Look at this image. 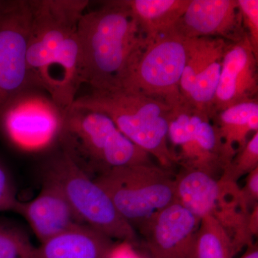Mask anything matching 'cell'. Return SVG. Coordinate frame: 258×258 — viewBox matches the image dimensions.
<instances>
[{
	"label": "cell",
	"mask_w": 258,
	"mask_h": 258,
	"mask_svg": "<svg viewBox=\"0 0 258 258\" xmlns=\"http://www.w3.org/2000/svg\"><path fill=\"white\" fill-rule=\"evenodd\" d=\"M89 3L30 0L27 52L30 79L64 110L74 103L83 84L79 25Z\"/></svg>",
	"instance_id": "1"
},
{
	"label": "cell",
	"mask_w": 258,
	"mask_h": 258,
	"mask_svg": "<svg viewBox=\"0 0 258 258\" xmlns=\"http://www.w3.org/2000/svg\"><path fill=\"white\" fill-rule=\"evenodd\" d=\"M83 83L92 90L121 86L146 38L127 0L107 1L83 15L79 25Z\"/></svg>",
	"instance_id": "2"
},
{
	"label": "cell",
	"mask_w": 258,
	"mask_h": 258,
	"mask_svg": "<svg viewBox=\"0 0 258 258\" xmlns=\"http://www.w3.org/2000/svg\"><path fill=\"white\" fill-rule=\"evenodd\" d=\"M71 106L101 112L114 122L127 138L157 159L159 165L171 170L178 164L175 152L169 147L167 103L126 88L91 90L76 98Z\"/></svg>",
	"instance_id": "3"
},
{
	"label": "cell",
	"mask_w": 258,
	"mask_h": 258,
	"mask_svg": "<svg viewBox=\"0 0 258 258\" xmlns=\"http://www.w3.org/2000/svg\"><path fill=\"white\" fill-rule=\"evenodd\" d=\"M59 144L93 179L114 168L153 163L152 157L125 137L111 118L88 108L66 110Z\"/></svg>",
	"instance_id": "4"
},
{
	"label": "cell",
	"mask_w": 258,
	"mask_h": 258,
	"mask_svg": "<svg viewBox=\"0 0 258 258\" xmlns=\"http://www.w3.org/2000/svg\"><path fill=\"white\" fill-rule=\"evenodd\" d=\"M93 179L136 231L176 203L175 174L154 163L114 168Z\"/></svg>",
	"instance_id": "5"
},
{
	"label": "cell",
	"mask_w": 258,
	"mask_h": 258,
	"mask_svg": "<svg viewBox=\"0 0 258 258\" xmlns=\"http://www.w3.org/2000/svg\"><path fill=\"white\" fill-rule=\"evenodd\" d=\"M42 177L62 190L83 224L113 240L136 244L137 231L117 211L106 191L61 151L47 161Z\"/></svg>",
	"instance_id": "6"
},
{
	"label": "cell",
	"mask_w": 258,
	"mask_h": 258,
	"mask_svg": "<svg viewBox=\"0 0 258 258\" xmlns=\"http://www.w3.org/2000/svg\"><path fill=\"white\" fill-rule=\"evenodd\" d=\"M187 52V39L174 29L157 35L146 41L120 87L160 100L171 108L186 103L180 91V82Z\"/></svg>",
	"instance_id": "7"
},
{
	"label": "cell",
	"mask_w": 258,
	"mask_h": 258,
	"mask_svg": "<svg viewBox=\"0 0 258 258\" xmlns=\"http://www.w3.org/2000/svg\"><path fill=\"white\" fill-rule=\"evenodd\" d=\"M64 112L45 91L28 88L3 108L0 129L7 141L20 152H47L60 142Z\"/></svg>",
	"instance_id": "8"
},
{
	"label": "cell",
	"mask_w": 258,
	"mask_h": 258,
	"mask_svg": "<svg viewBox=\"0 0 258 258\" xmlns=\"http://www.w3.org/2000/svg\"><path fill=\"white\" fill-rule=\"evenodd\" d=\"M31 20L30 0L3 1L0 9V113L19 93L35 88L27 62Z\"/></svg>",
	"instance_id": "9"
},
{
	"label": "cell",
	"mask_w": 258,
	"mask_h": 258,
	"mask_svg": "<svg viewBox=\"0 0 258 258\" xmlns=\"http://www.w3.org/2000/svg\"><path fill=\"white\" fill-rule=\"evenodd\" d=\"M200 222L176 203L153 215L139 231L152 258H196Z\"/></svg>",
	"instance_id": "10"
},
{
	"label": "cell",
	"mask_w": 258,
	"mask_h": 258,
	"mask_svg": "<svg viewBox=\"0 0 258 258\" xmlns=\"http://www.w3.org/2000/svg\"><path fill=\"white\" fill-rule=\"evenodd\" d=\"M257 60L247 35L240 41L229 42L222 57L214 116L229 107L257 99Z\"/></svg>",
	"instance_id": "11"
},
{
	"label": "cell",
	"mask_w": 258,
	"mask_h": 258,
	"mask_svg": "<svg viewBox=\"0 0 258 258\" xmlns=\"http://www.w3.org/2000/svg\"><path fill=\"white\" fill-rule=\"evenodd\" d=\"M173 29L185 39L218 37L235 42L247 35L237 0H191Z\"/></svg>",
	"instance_id": "12"
},
{
	"label": "cell",
	"mask_w": 258,
	"mask_h": 258,
	"mask_svg": "<svg viewBox=\"0 0 258 258\" xmlns=\"http://www.w3.org/2000/svg\"><path fill=\"white\" fill-rule=\"evenodd\" d=\"M42 181L37 196L30 201H19L15 210L26 220L40 243L83 224L59 186L46 178Z\"/></svg>",
	"instance_id": "13"
},
{
	"label": "cell",
	"mask_w": 258,
	"mask_h": 258,
	"mask_svg": "<svg viewBox=\"0 0 258 258\" xmlns=\"http://www.w3.org/2000/svg\"><path fill=\"white\" fill-rule=\"evenodd\" d=\"M116 244L99 231L79 224L40 243L35 258H106Z\"/></svg>",
	"instance_id": "14"
},
{
	"label": "cell",
	"mask_w": 258,
	"mask_h": 258,
	"mask_svg": "<svg viewBox=\"0 0 258 258\" xmlns=\"http://www.w3.org/2000/svg\"><path fill=\"white\" fill-rule=\"evenodd\" d=\"M175 183L176 203L199 220L211 215L220 196L218 179L203 171L181 167Z\"/></svg>",
	"instance_id": "15"
},
{
	"label": "cell",
	"mask_w": 258,
	"mask_h": 258,
	"mask_svg": "<svg viewBox=\"0 0 258 258\" xmlns=\"http://www.w3.org/2000/svg\"><path fill=\"white\" fill-rule=\"evenodd\" d=\"M212 119L225 147L229 164L245 145L249 134L258 132V101L243 102L217 113Z\"/></svg>",
	"instance_id": "16"
},
{
	"label": "cell",
	"mask_w": 258,
	"mask_h": 258,
	"mask_svg": "<svg viewBox=\"0 0 258 258\" xmlns=\"http://www.w3.org/2000/svg\"><path fill=\"white\" fill-rule=\"evenodd\" d=\"M146 41L174 28L191 0H127Z\"/></svg>",
	"instance_id": "17"
},
{
	"label": "cell",
	"mask_w": 258,
	"mask_h": 258,
	"mask_svg": "<svg viewBox=\"0 0 258 258\" xmlns=\"http://www.w3.org/2000/svg\"><path fill=\"white\" fill-rule=\"evenodd\" d=\"M187 40V57L180 82L181 96L186 103L198 75L212 62L222 58L230 42L218 37Z\"/></svg>",
	"instance_id": "18"
},
{
	"label": "cell",
	"mask_w": 258,
	"mask_h": 258,
	"mask_svg": "<svg viewBox=\"0 0 258 258\" xmlns=\"http://www.w3.org/2000/svg\"><path fill=\"white\" fill-rule=\"evenodd\" d=\"M196 258H234L230 236L211 215L201 219L196 237Z\"/></svg>",
	"instance_id": "19"
},
{
	"label": "cell",
	"mask_w": 258,
	"mask_h": 258,
	"mask_svg": "<svg viewBox=\"0 0 258 258\" xmlns=\"http://www.w3.org/2000/svg\"><path fill=\"white\" fill-rule=\"evenodd\" d=\"M35 251L36 247L23 228L0 222V258H35Z\"/></svg>",
	"instance_id": "20"
},
{
	"label": "cell",
	"mask_w": 258,
	"mask_h": 258,
	"mask_svg": "<svg viewBox=\"0 0 258 258\" xmlns=\"http://www.w3.org/2000/svg\"><path fill=\"white\" fill-rule=\"evenodd\" d=\"M258 168V132L254 133L247 143L232 158L223 171L222 177L237 182Z\"/></svg>",
	"instance_id": "21"
},
{
	"label": "cell",
	"mask_w": 258,
	"mask_h": 258,
	"mask_svg": "<svg viewBox=\"0 0 258 258\" xmlns=\"http://www.w3.org/2000/svg\"><path fill=\"white\" fill-rule=\"evenodd\" d=\"M242 25L254 53L258 57V1L237 0Z\"/></svg>",
	"instance_id": "22"
},
{
	"label": "cell",
	"mask_w": 258,
	"mask_h": 258,
	"mask_svg": "<svg viewBox=\"0 0 258 258\" xmlns=\"http://www.w3.org/2000/svg\"><path fill=\"white\" fill-rule=\"evenodd\" d=\"M18 203L13 176L4 163L0 160V212H15Z\"/></svg>",
	"instance_id": "23"
},
{
	"label": "cell",
	"mask_w": 258,
	"mask_h": 258,
	"mask_svg": "<svg viewBox=\"0 0 258 258\" xmlns=\"http://www.w3.org/2000/svg\"><path fill=\"white\" fill-rule=\"evenodd\" d=\"M240 191L249 210L258 205V168L246 176L245 184Z\"/></svg>",
	"instance_id": "24"
},
{
	"label": "cell",
	"mask_w": 258,
	"mask_h": 258,
	"mask_svg": "<svg viewBox=\"0 0 258 258\" xmlns=\"http://www.w3.org/2000/svg\"><path fill=\"white\" fill-rule=\"evenodd\" d=\"M106 258H143L136 252L133 244L128 242L117 244Z\"/></svg>",
	"instance_id": "25"
},
{
	"label": "cell",
	"mask_w": 258,
	"mask_h": 258,
	"mask_svg": "<svg viewBox=\"0 0 258 258\" xmlns=\"http://www.w3.org/2000/svg\"><path fill=\"white\" fill-rule=\"evenodd\" d=\"M249 230L252 237L257 236L258 232V205L251 210L249 217Z\"/></svg>",
	"instance_id": "26"
},
{
	"label": "cell",
	"mask_w": 258,
	"mask_h": 258,
	"mask_svg": "<svg viewBox=\"0 0 258 258\" xmlns=\"http://www.w3.org/2000/svg\"><path fill=\"white\" fill-rule=\"evenodd\" d=\"M240 258H258V246L257 243H252L246 247V250Z\"/></svg>",
	"instance_id": "27"
},
{
	"label": "cell",
	"mask_w": 258,
	"mask_h": 258,
	"mask_svg": "<svg viewBox=\"0 0 258 258\" xmlns=\"http://www.w3.org/2000/svg\"><path fill=\"white\" fill-rule=\"evenodd\" d=\"M3 1H0V9H1L2 6H3Z\"/></svg>",
	"instance_id": "28"
}]
</instances>
